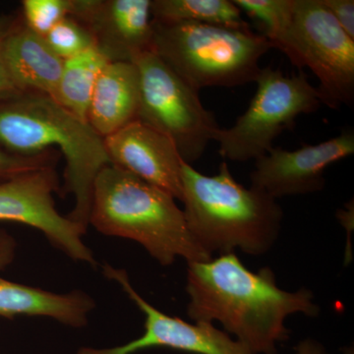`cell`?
<instances>
[{"label":"cell","mask_w":354,"mask_h":354,"mask_svg":"<svg viewBox=\"0 0 354 354\" xmlns=\"http://www.w3.org/2000/svg\"><path fill=\"white\" fill-rule=\"evenodd\" d=\"M272 44L249 28L153 21L152 50L191 87H236L256 82Z\"/></svg>","instance_id":"obj_5"},{"label":"cell","mask_w":354,"mask_h":354,"mask_svg":"<svg viewBox=\"0 0 354 354\" xmlns=\"http://www.w3.org/2000/svg\"><path fill=\"white\" fill-rule=\"evenodd\" d=\"M16 23L10 18L6 16H0V97H7L9 95L17 93L15 87H14L8 74H7L6 65L3 62V57H2V48H3L4 41L9 32L13 29Z\"/></svg>","instance_id":"obj_24"},{"label":"cell","mask_w":354,"mask_h":354,"mask_svg":"<svg viewBox=\"0 0 354 354\" xmlns=\"http://www.w3.org/2000/svg\"><path fill=\"white\" fill-rule=\"evenodd\" d=\"M133 64L140 82L137 120L169 137L183 162L192 165L221 129L215 114L203 106L199 91L153 50L141 53Z\"/></svg>","instance_id":"obj_7"},{"label":"cell","mask_w":354,"mask_h":354,"mask_svg":"<svg viewBox=\"0 0 354 354\" xmlns=\"http://www.w3.org/2000/svg\"><path fill=\"white\" fill-rule=\"evenodd\" d=\"M274 48L297 68L313 72L323 104L333 109L353 106L354 39L321 0H295L290 28Z\"/></svg>","instance_id":"obj_8"},{"label":"cell","mask_w":354,"mask_h":354,"mask_svg":"<svg viewBox=\"0 0 354 354\" xmlns=\"http://www.w3.org/2000/svg\"><path fill=\"white\" fill-rule=\"evenodd\" d=\"M295 354H328L325 348L313 339H305L298 344Z\"/></svg>","instance_id":"obj_26"},{"label":"cell","mask_w":354,"mask_h":354,"mask_svg":"<svg viewBox=\"0 0 354 354\" xmlns=\"http://www.w3.org/2000/svg\"><path fill=\"white\" fill-rule=\"evenodd\" d=\"M354 153V133L346 130L339 136L295 151L274 148L255 160L251 186L274 198L320 192L326 186L328 167Z\"/></svg>","instance_id":"obj_11"},{"label":"cell","mask_w":354,"mask_h":354,"mask_svg":"<svg viewBox=\"0 0 354 354\" xmlns=\"http://www.w3.org/2000/svg\"><path fill=\"white\" fill-rule=\"evenodd\" d=\"M104 276L121 286L128 297L145 315V330L138 339L113 348H84L79 354H134L143 349L169 348L195 354H252L213 323L190 324L162 313L133 288L124 270L102 267Z\"/></svg>","instance_id":"obj_10"},{"label":"cell","mask_w":354,"mask_h":354,"mask_svg":"<svg viewBox=\"0 0 354 354\" xmlns=\"http://www.w3.org/2000/svg\"><path fill=\"white\" fill-rule=\"evenodd\" d=\"M139 73L133 62H109L95 84L87 121L102 138L137 120Z\"/></svg>","instance_id":"obj_15"},{"label":"cell","mask_w":354,"mask_h":354,"mask_svg":"<svg viewBox=\"0 0 354 354\" xmlns=\"http://www.w3.org/2000/svg\"><path fill=\"white\" fill-rule=\"evenodd\" d=\"M152 0H71L69 16L82 23L111 62H133L152 50Z\"/></svg>","instance_id":"obj_12"},{"label":"cell","mask_w":354,"mask_h":354,"mask_svg":"<svg viewBox=\"0 0 354 354\" xmlns=\"http://www.w3.org/2000/svg\"><path fill=\"white\" fill-rule=\"evenodd\" d=\"M187 265L188 317L218 321L252 354L277 353V344L288 339V316L320 313L311 290H281L270 268L250 271L235 253Z\"/></svg>","instance_id":"obj_1"},{"label":"cell","mask_w":354,"mask_h":354,"mask_svg":"<svg viewBox=\"0 0 354 354\" xmlns=\"http://www.w3.org/2000/svg\"><path fill=\"white\" fill-rule=\"evenodd\" d=\"M16 242L3 230H0V269L10 264L15 256Z\"/></svg>","instance_id":"obj_25"},{"label":"cell","mask_w":354,"mask_h":354,"mask_svg":"<svg viewBox=\"0 0 354 354\" xmlns=\"http://www.w3.org/2000/svg\"><path fill=\"white\" fill-rule=\"evenodd\" d=\"M50 153L46 152L38 156H18L4 152L0 149V183L28 172L51 167L53 165Z\"/></svg>","instance_id":"obj_22"},{"label":"cell","mask_w":354,"mask_h":354,"mask_svg":"<svg viewBox=\"0 0 354 354\" xmlns=\"http://www.w3.org/2000/svg\"><path fill=\"white\" fill-rule=\"evenodd\" d=\"M0 104V143L18 156H38L55 147L64 156V191L75 205L67 218L87 232L93 188L111 160L104 138L87 121L48 95L17 92Z\"/></svg>","instance_id":"obj_2"},{"label":"cell","mask_w":354,"mask_h":354,"mask_svg":"<svg viewBox=\"0 0 354 354\" xmlns=\"http://www.w3.org/2000/svg\"><path fill=\"white\" fill-rule=\"evenodd\" d=\"M109 62H111L108 58L95 48L64 60L62 76L53 99L70 113L87 121L88 106L95 84Z\"/></svg>","instance_id":"obj_17"},{"label":"cell","mask_w":354,"mask_h":354,"mask_svg":"<svg viewBox=\"0 0 354 354\" xmlns=\"http://www.w3.org/2000/svg\"><path fill=\"white\" fill-rule=\"evenodd\" d=\"M104 142L111 165L131 172L181 202L183 160L169 137L135 120L104 138Z\"/></svg>","instance_id":"obj_13"},{"label":"cell","mask_w":354,"mask_h":354,"mask_svg":"<svg viewBox=\"0 0 354 354\" xmlns=\"http://www.w3.org/2000/svg\"><path fill=\"white\" fill-rule=\"evenodd\" d=\"M324 6L334 16L337 24L354 39V1L353 0H321Z\"/></svg>","instance_id":"obj_23"},{"label":"cell","mask_w":354,"mask_h":354,"mask_svg":"<svg viewBox=\"0 0 354 354\" xmlns=\"http://www.w3.org/2000/svg\"><path fill=\"white\" fill-rule=\"evenodd\" d=\"M22 7L24 24L44 37L57 23L69 16L71 0H24Z\"/></svg>","instance_id":"obj_21"},{"label":"cell","mask_w":354,"mask_h":354,"mask_svg":"<svg viewBox=\"0 0 354 354\" xmlns=\"http://www.w3.org/2000/svg\"><path fill=\"white\" fill-rule=\"evenodd\" d=\"M95 306L94 299L83 291L57 295L0 278V316L6 318L50 317L70 327L81 328L87 325Z\"/></svg>","instance_id":"obj_16"},{"label":"cell","mask_w":354,"mask_h":354,"mask_svg":"<svg viewBox=\"0 0 354 354\" xmlns=\"http://www.w3.org/2000/svg\"><path fill=\"white\" fill-rule=\"evenodd\" d=\"M2 57L17 92L55 97L64 60L51 50L44 37L25 24H16L4 41Z\"/></svg>","instance_id":"obj_14"},{"label":"cell","mask_w":354,"mask_h":354,"mask_svg":"<svg viewBox=\"0 0 354 354\" xmlns=\"http://www.w3.org/2000/svg\"><path fill=\"white\" fill-rule=\"evenodd\" d=\"M88 225L104 235L138 242L162 266L213 259L192 236L176 198L114 165L97 174Z\"/></svg>","instance_id":"obj_4"},{"label":"cell","mask_w":354,"mask_h":354,"mask_svg":"<svg viewBox=\"0 0 354 354\" xmlns=\"http://www.w3.org/2000/svg\"><path fill=\"white\" fill-rule=\"evenodd\" d=\"M249 17L258 21L272 48L291 24L295 0H232Z\"/></svg>","instance_id":"obj_19"},{"label":"cell","mask_w":354,"mask_h":354,"mask_svg":"<svg viewBox=\"0 0 354 354\" xmlns=\"http://www.w3.org/2000/svg\"><path fill=\"white\" fill-rule=\"evenodd\" d=\"M257 91L245 113L234 127L221 128L215 141L223 158L236 162L257 160L268 153L272 143L286 130H292L302 114L315 113L322 106L318 88L300 71L286 76L281 69H261Z\"/></svg>","instance_id":"obj_6"},{"label":"cell","mask_w":354,"mask_h":354,"mask_svg":"<svg viewBox=\"0 0 354 354\" xmlns=\"http://www.w3.org/2000/svg\"><path fill=\"white\" fill-rule=\"evenodd\" d=\"M57 189L53 165L0 183V221L37 228L71 259L95 265L92 251L83 242L82 230L55 208L53 194Z\"/></svg>","instance_id":"obj_9"},{"label":"cell","mask_w":354,"mask_h":354,"mask_svg":"<svg viewBox=\"0 0 354 354\" xmlns=\"http://www.w3.org/2000/svg\"><path fill=\"white\" fill-rule=\"evenodd\" d=\"M153 22L162 24L201 23L230 28H249L242 12L230 0H152Z\"/></svg>","instance_id":"obj_18"},{"label":"cell","mask_w":354,"mask_h":354,"mask_svg":"<svg viewBox=\"0 0 354 354\" xmlns=\"http://www.w3.org/2000/svg\"><path fill=\"white\" fill-rule=\"evenodd\" d=\"M216 176L181 165L184 216L197 243L214 252L250 255L269 252L281 234L283 212L277 199L257 188L244 187L223 162Z\"/></svg>","instance_id":"obj_3"},{"label":"cell","mask_w":354,"mask_h":354,"mask_svg":"<svg viewBox=\"0 0 354 354\" xmlns=\"http://www.w3.org/2000/svg\"><path fill=\"white\" fill-rule=\"evenodd\" d=\"M44 39L51 50L64 60L95 48L94 39L87 28L71 16L57 23Z\"/></svg>","instance_id":"obj_20"}]
</instances>
